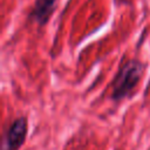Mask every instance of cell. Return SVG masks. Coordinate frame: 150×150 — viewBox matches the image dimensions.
Segmentation results:
<instances>
[{"label":"cell","instance_id":"obj_1","mask_svg":"<svg viewBox=\"0 0 150 150\" xmlns=\"http://www.w3.org/2000/svg\"><path fill=\"white\" fill-rule=\"evenodd\" d=\"M143 73V64L137 60H129L122 64L111 84V98L121 101L131 95Z\"/></svg>","mask_w":150,"mask_h":150},{"label":"cell","instance_id":"obj_2","mask_svg":"<svg viewBox=\"0 0 150 150\" xmlns=\"http://www.w3.org/2000/svg\"><path fill=\"white\" fill-rule=\"evenodd\" d=\"M27 135V120L21 116L14 120L5 131L1 141V150H19Z\"/></svg>","mask_w":150,"mask_h":150},{"label":"cell","instance_id":"obj_3","mask_svg":"<svg viewBox=\"0 0 150 150\" xmlns=\"http://www.w3.org/2000/svg\"><path fill=\"white\" fill-rule=\"evenodd\" d=\"M55 2L56 0H35L29 13L30 21L38 23L41 27L45 26L55 11Z\"/></svg>","mask_w":150,"mask_h":150}]
</instances>
